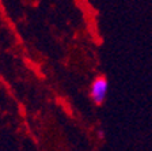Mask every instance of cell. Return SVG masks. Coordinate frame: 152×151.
<instances>
[{"mask_svg": "<svg viewBox=\"0 0 152 151\" xmlns=\"http://www.w3.org/2000/svg\"><path fill=\"white\" fill-rule=\"evenodd\" d=\"M109 91V80L104 75H98L92 80L90 86V98L92 104L102 105L106 99V95Z\"/></svg>", "mask_w": 152, "mask_h": 151, "instance_id": "6da1fadb", "label": "cell"}]
</instances>
